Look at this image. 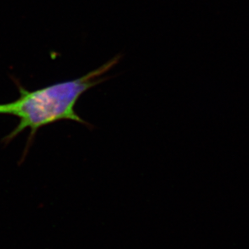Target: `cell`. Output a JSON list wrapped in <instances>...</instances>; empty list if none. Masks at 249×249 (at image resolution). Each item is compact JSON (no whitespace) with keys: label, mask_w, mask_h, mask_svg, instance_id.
I'll return each instance as SVG.
<instances>
[{"label":"cell","mask_w":249,"mask_h":249,"mask_svg":"<svg viewBox=\"0 0 249 249\" xmlns=\"http://www.w3.org/2000/svg\"><path fill=\"white\" fill-rule=\"evenodd\" d=\"M121 57V55L118 54L81 78L54 83L35 90H28L16 82L19 89V99L7 104H0V115L16 116L19 122L7 137L2 139V143H9L24 130L29 129L30 134L24 152L26 154L36 132L45 126L61 120H72L92 127L76 112L77 103L88 89L111 78L103 76L117 65Z\"/></svg>","instance_id":"obj_1"}]
</instances>
